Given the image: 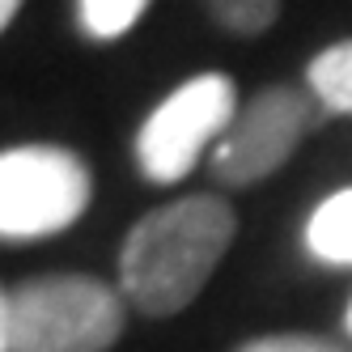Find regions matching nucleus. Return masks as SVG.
<instances>
[{"mask_svg":"<svg viewBox=\"0 0 352 352\" xmlns=\"http://www.w3.org/2000/svg\"><path fill=\"white\" fill-rule=\"evenodd\" d=\"M306 250L314 259L336 263V267L352 263V187L336 191L331 199H322V204L310 212Z\"/></svg>","mask_w":352,"mask_h":352,"instance_id":"obj_6","label":"nucleus"},{"mask_svg":"<svg viewBox=\"0 0 352 352\" xmlns=\"http://www.w3.org/2000/svg\"><path fill=\"white\" fill-rule=\"evenodd\" d=\"M322 102L306 89L293 85H267L238 111L212 148V174L225 187H250L276 174L306 140V132L318 123Z\"/></svg>","mask_w":352,"mask_h":352,"instance_id":"obj_5","label":"nucleus"},{"mask_svg":"<svg viewBox=\"0 0 352 352\" xmlns=\"http://www.w3.org/2000/svg\"><path fill=\"white\" fill-rule=\"evenodd\" d=\"M119 336L123 301L98 276H30L0 297V352H111Z\"/></svg>","mask_w":352,"mask_h":352,"instance_id":"obj_2","label":"nucleus"},{"mask_svg":"<svg viewBox=\"0 0 352 352\" xmlns=\"http://www.w3.org/2000/svg\"><path fill=\"white\" fill-rule=\"evenodd\" d=\"M148 5H153V0H77V21L89 38L111 43V38L128 34L144 17Z\"/></svg>","mask_w":352,"mask_h":352,"instance_id":"obj_8","label":"nucleus"},{"mask_svg":"<svg viewBox=\"0 0 352 352\" xmlns=\"http://www.w3.org/2000/svg\"><path fill=\"white\" fill-rule=\"evenodd\" d=\"M238 85L225 72H199L170 89L136 132V162L148 183H183L199 153L238 119Z\"/></svg>","mask_w":352,"mask_h":352,"instance_id":"obj_4","label":"nucleus"},{"mask_svg":"<svg viewBox=\"0 0 352 352\" xmlns=\"http://www.w3.org/2000/svg\"><path fill=\"white\" fill-rule=\"evenodd\" d=\"M204 5L217 26L238 38H259L280 17V0H204Z\"/></svg>","mask_w":352,"mask_h":352,"instance_id":"obj_9","label":"nucleus"},{"mask_svg":"<svg viewBox=\"0 0 352 352\" xmlns=\"http://www.w3.org/2000/svg\"><path fill=\"white\" fill-rule=\"evenodd\" d=\"M94 179L64 144H17L0 153V238L38 242L64 234L89 208Z\"/></svg>","mask_w":352,"mask_h":352,"instance_id":"obj_3","label":"nucleus"},{"mask_svg":"<svg viewBox=\"0 0 352 352\" xmlns=\"http://www.w3.org/2000/svg\"><path fill=\"white\" fill-rule=\"evenodd\" d=\"M344 327H348V336H352V301H348V314H344Z\"/></svg>","mask_w":352,"mask_h":352,"instance_id":"obj_12","label":"nucleus"},{"mask_svg":"<svg viewBox=\"0 0 352 352\" xmlns=\"http://www.w3.org/2000/svg\"><path fill=\"white\" fill-rule=\"evenodd\" d=\"M17 9H21V0H0V26H13Z\"/></svg>","mask_w":352,"mask_h":352,"instance_id":"obj_11","label":"nucleus"},{"mask_svg":"<svg viewBox=\"0 0 352 352\" xmlns=\"http://www.w3.org/2000/svg\"><path fill=\"white\" fill-rule=\"evenodd\" d=\"M238 234L230 199L195 191L153 208L132 225L119 250V289L123 301L148 318H170L187 310L212 280Z\"/></svg>","mask_w":352,"mask_h":352,"instance_id":"obj_1","label":"nucleus"},{"mask_svg":"<svg viewBox=\"0 0 352 352\" xmlns=\"http://www.w3.org/2000/svg\"><path fill=\"white\" fill-rule=\"evenodd\" d=\"M238 352H352L340 340L327 336H306V331H276V336H255L246 340Z\"/></svg>","mask_w":352,"mask_h":352,"instance_id":"obj_10","label":"nucleus"},{"mask_svg":"<svg viewBox=\"0 0 352 352\" xmlns=\"http://www.w3.org/2000/svg\"><path fill=\"white\" fill-rule=\"evenodd\" d=\"M306 85L331 115H352V38L331 43L306 68Z\"/></svg>","mask_w":352,"mask_h":352,"instance_id":"obj_7","label":"nucleus"}]
</instances>
